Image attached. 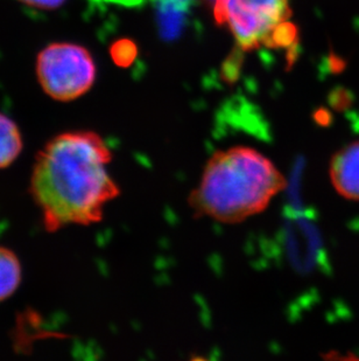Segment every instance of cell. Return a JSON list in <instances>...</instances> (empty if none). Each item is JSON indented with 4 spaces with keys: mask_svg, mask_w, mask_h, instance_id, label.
I'll return each instance as SVG.
<instances>
[{
    "mask_svg": "<svg viewBox=\"0 0 359 361\" xmlns=\"http://www.w3.org/2000/svg\"><path fill=\"white\" fill-rule=\"evenodd\" d=\"M329 176L339 195L348 200L359 201V140L332 156Z\"/></svg>",
    "mask_w": 359,
    "mask_h": 361,
    "instance_id": "5b68a950",
    "label": "cell"
},
{
    "mask_svg": "<svg viewBox=\"0 0 359 361\" xmlns=\"http://www.w3.org/2000/svg\"><path fill=\"white\" fill-rule=\"evenodd\" d=\"M23 150V137L17 124L0 114V169L10 166Z\"/></svg>",
    "mask_w": 359,
    "mask_h": 361,
    "instance_id": "8992f818",
    "label": "cell"
},
{
    "mask_svg": "<svg viewBox=\"0 0 359 361\" xmlns=\"http://www.w3.org/2000/svg\"><path fill=\"white\" fill-rule=\"evenodd\" d=\"M136 46L129 41H122L115 44L113 55H115V61L122 66H127L133 61L136 56Z\"/></svg>",
    "mask_w": 359,
    "mask_h": 361,
    "instance_id": "ba28073f",
    "label": "cell"
},
{
    "mask_svg": "<svg viewBox=\"0 0 359 361\" xmlns=\"http://www.w3.org/2000/svg\"><path fill=\"white\" fill-rule=\"evenodd\" d=\"M37 75L48 96L69 102L84 95L95 83V61L80 44H51L37 56Z\"/></svg>",
    "mask_w": 359,
    "mask_h": 361,
    "instance_id": "277c9868",
    "label": "cell"
},
{
    "mask_svg": "<svg viewBox=\"0 0 359 361\" xmlns=\"http://www.w3.org/2000/svg\"><path fill=\"white\" fill-rule=\"evenodd\" d=\"M112 156L99 133L85 130L44 145L32 171L31 195L48 232L102 220L106 204L120 195L108 171Z\"/></svg>",
    "mask_w": 359,
    "mask_h": 361,
    "instance_id": "6da1fadb",
    "label": "cell"
},
{
    "mask_svg": "<svg viewBox=\"0 0 359 361\" xmlns=\"http://www.w3.org/2000/svg\"><path fill=\"white\" fill-rule=\"evenodd\" d=\"M21 282V264L10 249L0 247V302L12 296Z\"/></svg>",
    "mask_w": 359,
    "mask_h": 361,
    "instance_id": "52a82bcc",
    "label": "cell"
},
{
    "mask_svg": "<svg viewBox=\"0 0 359 361\" xmlns=\"http://www.w3.org/2000/svg\"><path fill=\"white\" fill-rule=\"evenodd\" d=\"M18 1L24 4L26 6L34 7L40 10H53L63 5L65 0H18Z\"/></svg>",
    "mask_w": 359,
    "mask_h": 361,
    "instance_id": "9c48e42d",
    "label": "cell"
},
{
    "mask_svg": "<svg viewBox=\"0 0 359 361\" xmlns=\"http://www.w3.org/2000/svg\"><path fill=\"white\" fill-rule=\"evenodd\" d=\"M291 14V0H215V20L227 26L243 51L268 47L275 30Z\"/></svg>",
    "mask_w": 359,
    "mask_h": 361,
    "instance_id": "3957f363",
    "label": "cell"
},
{
    "mask_svg": "<svg viewBox=\"0 0 359 361\" xmlns=\"http://www.w3.org/2000/svg\"><path fill=\"white\" fill-rule=\"evenodd\" d=\"M286 188L285 176L260 151L231 147L211 154L188 202L197 218L232 225L263 213Z\"/></svg>",
    "mask_w": 359,
    "mask_h": 361,
    "instance_id": "7a4b0ae2",
    "label": "cell"
}]
</instances>
